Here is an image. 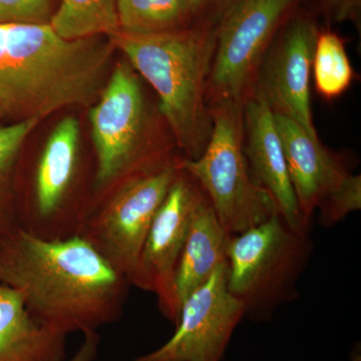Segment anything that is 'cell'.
<instances>
[{"instance_id":"6da1fadb","label":"cell","mask_w":361,"mask_h":361,"mask_svg":"<svg viewBox=\"0 0 361 361\" xmlns=\"http://www.w3.org/2000/svg\"><path fill=\"white\" fill-rule=\"evenodd\" d=\"M0 284L37 322L68 336L118 322L130 287L78 235L45 240L20 227L0 234Z\"/></svg>"},{"instance_id":"7a4b0ae2","label":"cell","mask_w":361,"mask_h":361,"mask_svg":"<svg viewBox=\"0 0 361 361\" xmlns=\"http://www.w3.org/2000/svg\"><path fill=\"white\" fill-rule=\"evenodd\" d=\"M116 49L110 37L68 40L49 25L0 23V113L42 121L61 109L90 106Z\"/></svg>"},{"instance_id":"3957f363","label":"cell","mask_w":361,"mask_h":361,"mask_svg":"<svg viewBox=\"0 0 361 361\" xmlns=\"http://www.w3.org/2000/svg\"><path fill=\"white\" fill-rule=\"evenodd\" d=\"M215 26L194 25L176 32L110 37L159 97V111L186 160L205 151L212 120L207 82L215 51Z\"/></svg>"},{"instance_id":"277c9868","label":"cell","mask_w":361,"mask_h":361,"mask_svg":"<svg viewBox=\"0 0 361 361\" xmlns=\"http://www.w3.org/2000/svg\"><path fill=\"white\" fill-rule=\"evenodd\" d=\"M89 120L96 160L94 206L123 183L184 160L157 135L139 75L127 59L111 71Z\"/></svg>"},{"instance_id":"5b68a950","label":"cell","mask_w":361,"mask_h":361,"mask_svg":"<svg viewBox=\"0 0 361 361\" xmlns=\"http://www.w3.org/2000/svg\"><path fill=\"white\" fill-rule=\"evenodd\" d=\"M94 202L87 177L80 123L68 116L56 123L26 172H16L18 227L45 240L80 234Z\"/></svg>"},{"instance_id":"8992f818","label":"cell","mask_w":361,"mask_h":361,"mask_svg":"<svg viewBox=\"0 0 361 361\" xmlns=\"http://www.w3.org/2000/svg\"><path fill=\"white\" fill-rule=\"evenodd\" d=\"M312 250L310 233L292 229L279 213L229 236L227 288L243 304L245 317L269 322L280 306L295 300L297 282Z\"/></svg>"},{"instance_id":"52a82bcc","label":"cell","mask_w":361,"mask_h":361,"mask_svg":"<svg viewBox=\"0 0 361 361\" xmlns=\"http://www.w3.org/2000/svg\"><path fill=\"white\" fill-rule=\"evenodd\" d=\"M244 104L209 106L212 133L205 151L182 167L208 197L228 236L240 234L276 215L272 196L255 184L244 154Z\"/></svg>"},{"instance_id":"ba28073f","label":"cell","mask_w":361,"mask_h":361,"mask_svg":"<svg viewBox=\"0 0 361 361\" xmlns=\"http://www.w3.org/2000/svg\"><path fill=\"white\" fill-rule=\"evenodd\" d=\"M296 0H236L216 25L207 104H244L261 63Z\"/></svg>"},{"instance_id":"9c48e42d","label":"cell","mask_w":361,"mask_h":361,"mask_svg":"<svg viewBox=\"0 0 361 361\" xmlns=\"http://www.w3.org/2000/svg\"><path fill=\"white\" fill-rule=\"evenodd\" d=\"M182 161L116 187L94 206L78 234L130 286L137 279L149 228Z\"/></svg>"},{"instance_id":"30bf717a","label":"cell","mask_w":361,"mask_h":361,"mask_svg":"<svg viewBox=\"0 0 361 361\" xmlns=\"http://www.w3.org/2000/svg\"><path fill=\"white\" fill-rule=\"evenodd\" d=\"M205 196L200 185L180 166L142 248L134 287L154 294L161 315L174 326L180 310L176 291L178 265L192 217Z\"/></svg>"},{"instance_id":"8fae6325","label":"cell","mask_w":361,"mask_h":361,"mask_svg":"<svg viewBox=\"0 0 361 361\" xmlns=\"http://www.w3.org/2000/svg\"><path fill=\"white\" fill-rule=\"evenodd\" d=\"M245 317L243 304L227 288V261L180 304L167 342L135 361H222L235 329Z\"/></svg>"},{"instance_id":"7c38bea8","label":"cell","mask_w":361,"mask_h":361,"mask_svg":"<svg viewBox=\"0 0 361 361\" xmlns=\"http://www.w3.org/2000/svg\"><path fill=\"white\" fill-rule=\"evenodd\" d=\"M317 35L307 18L287 21L266 52L253 90L273 114L290 118L314 139L319 137L313 123L310 82Z\"/></svg>"},{"instance_id":"4fadbf2b","label":"cell","mask_w":361,"mask_h":361,"mask_svg":"<svg viewBox=\"0 0 361 361\" xmlns=\"http://www.w3.org/2000/svg\"><path fill=\"white\" fill-rule=\"evenodd\" d=\"M244 154L252 180L272 196L278 212L292 229L308 233L292 187L274 114L262 97L252 94L243 106Z\"/></svg>"},{"instance_id":"5bb4252c","label":"cell","mask_w":361,"mask_h":361,"mask_svg":"<svg viewBox=\"0 0 361 361\" xmlns=\"http://www.w3.org/2000/svg\"><path fill=\"white\" fill-rule=\"evenodd\" d=\"M274 118L299 210L310 223L313 213L320 210L353 174L319 139L311 137L298 123L275 114Z\"/></svg>"},{"instance_id":"9a60e30c","label":"cell","mask_w":361,"mask_h":361,"mask_svg":"<svg viewBox=\"0 0 361 361\" xmlns=\"http://www.w3.org/2000/svg\"><path fill=\"white\" fill-rule=\"evenodd\" d=\"M66 341L30 315L18 292L0 284V361H66Z\"/></svg>"},{"instance_id":"2e32d148","label":"cell","mask_w":361,"mask_h":361,"mask_svg":"<svg viewBox=\"0 0 361 361\" xmlns=\"http://www.w3.org/2000/svg\"><path fill=\"white\" fill-rule=\"evenodd\" d=\"M228 238L208 197H204L192 217L178 265L176 291L180 304L205 284L215 270L227 261Z\"/></svg>"},{"instance_id":"e0dca14e","label":"cell","mask_w":361,"mask_h":361,"mask_svg":"<svg viewBox=\"0 0 361 361\" xmlns=\"http://www.w3.org/2000/svg\"><path fill=\"white\" fill-rule=\"evenodd\" d=\"M49 25L68 40L111 37L121 30L118 0H61Z\"/></svg>"},{"instance_id":"ac0fdd59","label":"cell","mask_w":361,"mask_h":361,"mask_svg":"<svg viewBox=\"0 0 361 361\" xmlns=\"http://www.w3.org/2000/svg\"><path fill=\"white\" fill-rule=\"evenodd\" d=\"M121 32L152 35L176 32L193 23L188 0H118Z\"/></svg>"},{"instance_id":"d6986e66","label":"cell","mask_w":361,"mask_h":361,"mask_svg":"<svg viewBox=\"0 0 361 361\" xmlns=\"http://www.w3.org/2000/svg\"><path fill=\"white\" fill-rule=\"evenodd\" d=\"M37 118L0 126V234L18 227L16 176L28 137L37 127Z\"/></svg>"},{"instance_id":"ffe728a7","label":"cell","mask_w":361,"mask_h":361,"mask_svg":"<svg viewBox=\"0 0 361 361\" xmlns=\"http://www.w3.org/2000/svg\"><path fill=\"white\" fill-rule=\"evenodd\" d=\"M315 89L325 99L341 97L356 77L346 52L345 44L337 33L318 32L312 61Z\"/></svg>"},{"instance_id":"44dd1931","label":"cell","mask_w":361,"mask_h":361,"mask_svg":"<svg viewBox=\"0 0 361 361\" xmlns=\"http://www.w3.org/2000/svg\"><path fill=\"white\" fill-rule=\"evenodd\" d=\"M361 209V176L351 175L319 210L320 224L330 227Z\"/></svg>"},{"instance_id":"7402d4cb","label":"cell","mask_w":361,"mask_h":361,"mask_svg":"<svg viewBox=\"0 0 361 361\" xmlns=\"http://www.w3.org/2000/svg\"><path fill=\"white\" fill-rule=\"evenodd\" d=\"M56 0H0V23L49 25Z\"/></svg>"},{"instance_id":"603a6c76","label":"cell","mask_w":361,"mask_h":361,"mask_svg":"<svg viewBox=\"0 0 361 361\" xmlns=\"http://www.w3.org/2000/svg\"><path fill=\"white\" fill-rule=\"evenodd\" d=\"M195 25L215 26L236 0H188Z\"/></svg>"},{"instance_id":"cb8c5ba5","label":"cell","mask_w":361,"mask_h":361,"mask_svg":"<svg viewBox=\"0 0 361 361\" xmlns=\"http://www.w3.org/2000/svg\"><path fill=\"white\" fill-rule=\"evenodd\" d=\"M323 8L334 23L360 21L361 0H322Z\"/></svg>"},{"instance_id":"d4e9b609","label":"cell","mask_w":361,"mask_h":361,"mask_svg":"<svg viewBox=\"0 0 361 361\" xmlns=\"http://www.w3.org/2000/svg\"><path fill=\"white\" fill-rule=\"evenodd\" d=\"M99 341L94 336L84 337V341L80 344V348L71 360L66 361H94L99 350Z\"/></svg>"},{"instance_id":"484cf974","label":"cell","mask_w":361,"mask_h":361,"mask_svg":"<svg viewBox=\"0 0 361 361\" xmlns=\"http://www.w3.org/2000/svg\"><path fill=\"white\" fill-rule=\"evenodd\" d=\"M350 361H361V353L360 346L355 348L353 353H351Z\"/></svg>"}]
</instances>
